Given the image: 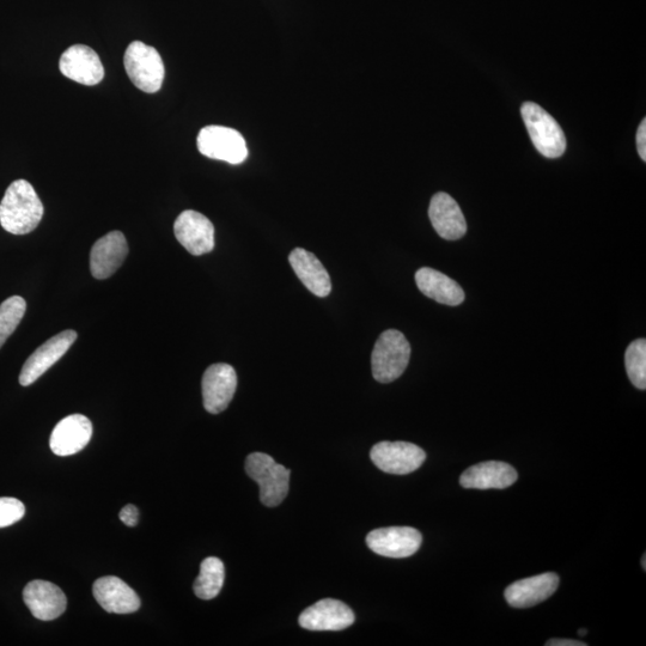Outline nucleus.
<instances>
[{
  "mask_svg": "<svg viewBox=\"0 0 646 646\" xmlns=\"http://www.w3.org/2000/svg\"><path fill=\"white\" fill-rule=\"evenodd\" d=\"M292 270L306 288L318 297H327L332 291L331 277L313 253L296 248L289 255Z\"/></svg>",
  "mask_w": 646,
  "mask_h": 646,
  "instance_id": "obj_21",
  "label": "nucleus"
},
{
  "mask_svg": "<svg viewBox=\"0 0 646 646\" xmlns=\"http://www.w3.org/2000/svg\"><path fill=\"white\" fill-rule=\"evenodd\" d=\"M27 303L20 296H12L0 304V349L20 325L26 314Z\"/></svg>",
  "mask_w": 646,
  "mask_h": 646,
  "instance_id": "obj_24",
  "label": "nucleus"
},
{
  "mask_svg": "<svg viewBox=\"0 0 646 646\" xmlns=\"http://www.w3.org/2000/svg\"><path fill=\"white\" fill-rule=\"evenodd\" d=\"M38 193L26 180L12 182L0 203V224L14 235L32 233L44 217Z\"/></svg>",
  "mask_w": 646,
  "mask_h": 646,
  "instance_id": "obj_1",
  "label": "nucleus"
},
{
  "mask_svg": "<svg viewBox=\"0 0 646 646\" xmlns=\"http://www.w3.org/2000/svg\"><path fill=\"white\" fill-rule=\"evenodd\" d=\"M119 517L126 526L134 527L137 526L138 523L139 511L134 507V505H126V507L120 511Z\"/></svg>",
  "mask_w": 646,
  "mask_h": 646,
  "instance_id": "obj_27",
  "label": "nucleus"
},
{
  "mask_svg": "<svg viewBox=\"0 0 646 646\" xmlns=\"http://www.w3.org/2000/svg\"><path fill=\"white\" fill-rule=\"evenodd\" d=\"M643 570H646V556H643Z\"/></svg>",
  "mask_w": 646,
  "mask_h": 646,
  "instance_id": "obj_30",
  "label": "nucleus"
},
{
  "mask_svg": "<svg viewBox=\"0 0 646 646\" xmlns=\"http://www.w3.org/2000/svg\"><path fill=\"white\" fill-rule=\"evenodd\" d=\"M625 367L632 385L638 389L646 388V340L638 339L627 347Z\"/></svg>",
  "mask_w": 646,
  "mask_h": 646,
  "instance_id": "obj_25",
  "label": "nucleus"
},
{
  "mask_svg": "<svg viewBox=\"0 0 646 646\" xmlns=\"http://www.w3.org/2000/svg\"><path fill=\"white\" fill-rule=\"evenodd\" d=\"M411 358V345L405 335L388 329L377 339L371 355V369L377 382L390 383L405 373Z\"/></svg>",
  "mask_w": 646,
  "mask_h": 646,
  "instance_id": "obj_2",
  "label": "nucleus"
},
{
  "mask_svg": "<svg viewBox=\"0 0 646 646\" xmlns=\"http://www.w3.org/2000/svg\"><path fill=\"white\" fill-rule=\"evenodd\" d=\"M246 472L260 486V501L268 508L277 507L289 493L290 471L270 455L253 453L247 457Z\"/></svg>",
  "mask_w": 646,
  "mask_h": 646,
  "instance_id": "obj_3",
  "label": "nucleus"
},
{
  "mask_svg": "<svg viewBox=\"0 0 646 646\" xmlns=\"http://www.w3.org/2000/svg\"><path fill=\"white\" fill-rule=\"evenodd\" d=\"M60 71L73 82L79 84H99L105 77V67L97 53L85 45H75L67 48L60 58Z\"/></svg>",
  "mask_w": 646,
  "mask_h": 646,
  "instance_id": "obj_13",
  "label": "nucleus"
},
{
  "mask_svg": "<svg viewBox=\"0 0 646 646\" xmlns=\"http://www.w3.org/2000/svg\"><path fill=\"white\" fill-rule=\"evenodd\" d=\"M93 593L96 601L108 613L130 614L140 608L136 591L118 577L100 578L94 583Z\"/></svg>",
  "mask_w": 646,
  "mask_h": 646,
  "instance_id": "obj_20",
  "label": "nucleus"
},
{
  "mask_svg": "<svg viewBox=\"0 0 646 646\" xmlns=\"http://www.w3.org/2000/svg\"><path fill=\"white\" fill-rule=\"evenodd\" d=\"M93 437V424L82 414H72L54 428L50 446L58 456L75 455L88 446Z\"/></svg>",
  "mask_w": 646,
  "mask_h": 646,
  "instance_id": "obj_15",
  "label": "nucleus"
},
{
  "mask_svg": "<svg viewBox=\"0 0 646 646\" xmlns=\"http://www.w3.org/2000/svg\"><path fill=\"white\" fill-rule=\"evenodd\" d=\"M26 515V507L21 501L12 497L0 498V528L12 526Z\"/></svg>",
  "mask_w": 646,
  "mask_h": 646,
  "instance_id": "obj_26",
  "label": "nucleus"
},
{
  "mask_svg": "<svg viewBox=\"0 0 646 646\" xmlns=\"http://www.w3.org/2000/svg\"><path fill=\"white\" fill-rule=\"evenodd\" d=\"M23 600L33 617L51 621L63 615L67 599L63 590L56 584L46 581H33L23 590Z\"/></svg>",
  "mask_w": 646,
  "mask_h": 646,
  "instance_id": "obj_16",
  "label": "nucleus"
},
{
  "mask_svg": "<svg viewBox=\"0 0 646 646\" xmlns=\"http://www.w3.org/2000/svg\"><path fill=\"white\" fill-rule=\"evenodd\" d=\"M518 474L513 466L505 462L489 461L466 469L461 475L460 484L465 489L504 490L513 486Z\"/></svg>",
  "mask_w": 646,
  "mask_h": 646,
  "instance_id": "obj_19",
  "label": "nucleus"
},
{
  "mask_svg": "<svg viewBox=\"0 0 646 646\" xmlns=\"http://www.w3.org/2000/svg\"><path fill=\"white\" fill-rule=\"evenodd\" d=\"M129 254L126 237L120 231L101 237L90 253V271L96 279H107L119 270Z\"/></svg>",
  "mask_w": 646,
  "mask_h": 646,
  "instance_id": "obj_14",
  "label": "nucleus"
},
{
  "mask_svg": "<svg viewBox=\"0 0 646 646\" xmlns=\"http://www.w3.org/2000/svg\"><path fill=\"white\" fill-rule=\"evenodd\" d=\"M429 217L436 233L444 240L456 241L467 233V223L459 204L447 193L432 197Z\"/></svg>",
  "mask_w": 646,
  "mask_h": 646,
  "instance_id": "obj_17",
  "label": "nucleus"
},
{
  "mask_svg": "<svg viewBox=\"0 0 646 646\" xmlns=\"http://www.w3.org/2000/svg\"><path fill=\"white\" fill-rule=\"evenodd\" d=\"M423 536L411 527H388L373 530L367 536L371 551L387 558H407L413 556L422 546Z\"/></svg>",
  "mask_w": 646,
  "mask_h": 646,
  "instance_id": "obj_8",
  "label": "nucleus"
},
{
  "mask_svg": "<svg viewBox=\"0 0 646 646\" xmlns=\"http://www.w3.org/2000/svg\"><path fill=\"white\" fill-rule=\"evenodd\" d=\"M637 148L638 154L641 156L642 160L646 162V120L644 119L639 125L637 132Z\"/></svg>",
  "mask_w": 646,
  "mask_h": 646,
  "instance_id": "obj_28",
  "label": "nucleus"
},
{
  "mask_svg": "<svg viewBox=\"0 0 646 646\" xmlns=\"http://www.w3.org/2000/svg\"><path fill=\"white\" fill-rule=\"evenodd\" d=\"M201 388L207 412L218 414L227 410L237 388L235 369L225 363L211 365L205 371Z\"/></svg>",
  "mask_w": 646,
  "mask_h": 646,
  "instance_id": "obj_10",
  "label": "nucleus"
},
{
  "mask_svg": "<svg viewBox=\"0 0 646 646\" xmlns=\"http://www.w3.org/2000/svg\"><path fill=\"white\" fill-rule=\"evenodd\" d=\"M547 646H587L583 642L574 641V639H551L546 643Z\"/></svg>",
  "mask_w": 646,
  "mask_h": 646,
  "instance_id": "obj_29",
  "label": "nucleus"
},
{
  "mask_svg": "<svg viewBox=\"0 0 646 646\" xmlns=\"http://www.w3.org/2000/svg\"><path fill=\"white\" fill-rule=\"evenodd\" d=\"M225 580V569L221 559L206 558L200 566V574L193 589L201 600H212L221 593Z\"/></svg>",
  "mask_w": 646,
  "mask_h": 646,
  "instance_id": "obj_23",
  "label": "nucleus"
},
{
  "mask_svg": "<svg viewBox=\"0 0 646 646\" xmlns=\"http://www.w3.org/2000/svg\"><path fill=\"white\" fill-rule=\"evenodd\" d=\"M198 149L201 155L212 160L241 164L247 160L245 138L239 131L224 126H206L198 134Z\"/></svg>",
  "mask_w": 646,
  "mask_h": 646,
  "instance_id": "obj_6",
  "label": "nucleus"
},
{
  "mask_svg": "<svg viewBox=\"0 0 646 646\" xmlns=\"http://www.w3.org/2000/svg\"><path fill=\"white\" fill-rule=\"evenodd\" d=\"M298 623L309 631H343L355 623V614L344 602L325 599L307 608Z\"/></svg>",
  "mask_w": 646,
  "mask_h": 646,
  "instance_id": "obj_12",
  "label": "nucleus"
},
{
  "mask_svg": "<svg viewBox=\"0 0 646 646\" xmlns=\"http://www.w3.org/2000/svg\"><path fill=\"white\" fill-rule=\"evenodd\" d=\"M521 114L536 150L547 158L562 157L566 138L556 119L534 102L523 103Z\"/></svg>",
  "mask_w": 646,
  "mask_h": 646,
  "instance_id": "obj_5",
  "label": "nucleus"
},
{
  "mask_svg": "<svg viewBox=\"0 0 646 646\" xmlns=\"http://www.w3.org/2000/svg\"><path fill=\"white\" fill-rule=\"evenodd\" d=\"M580 635H581V636H585V635H587V630H581V631H580Z\"/></svg>",
  "mask_w": 646,
  "mask_h": 646,
  "instance_id": "obj_31",
  "label": "nucleus"
},
{
  "mask_svg": "<svg viewBox=\"0 0 646 646\" xmlns=\"http://www.w3.org/2000/svg\"><path fill=\"white\" fill-rule=\"evenodd\" d=\"M124 64L127 76L139 90L155 94L162 88L166 70L156 48L142 41H133L127 47Z\"/></svg>",
  "mask_w": 646,
  "mask_h": 646,
  "instance_id": "obj_4",
  "label": "nucleus"
},
{
  "mask_svg": "<svg viewBox=\"0 0 646 646\" xmlns=\"http://www.w3.org/2000/svg\"><path fill=\"white\" fill-rule=\"evenodd\" d=\"M416 283L426 297L446 306H460L465 301V291L461 286L434 268H420L416 273Z\"/></svg>",
  "mask_w": 646,
  "mask_h": 646,
  "instance_id": "obj_22",
  "label": "nucleus"
},
{
  "mask_svg": "<svg viewBox=\"0 0 646 646\" xmlns=\"http://www.w3.org/2000/svg\"><path fill=\"white\" fill-rule=\"evenodd\" d=\"M371 460L382 472L406 475L417 471L426 460L424 450L407 442H381L371 449Z\"/></svg>",
  "mask_w": 646,
  "mask_h": 646,
  "instance_id": "obj_7",
  "label": "nucleus"
},
{
  "mask_svg": "<svg viewBox=\"0 0 646 646\" xmlns=\"http://www.w3.org/2000/svg\"><path fill=\"white\" fill-rule=\"evenodd\" d=\"M76 339L77 333L75 331H64L41 345L23 365L20 374L21 386L28 387L38 381L60 358L66 355Z\"/></svg>",
  "mask_w": 646,
  "mask_h": 646,
  "instance_id": "obj_11",
  "label": "nucleus"
},
{
  "mask_svg": "<svg viewBox=\"0 0 646 646\" xmlns=\"http://www.w3.org/2000/svg\"><path fill=\"white\" fill-rule=\"evenodd\" d=\"M176 239L188 253L200 257L215 248V227L210 219L193 210H187L176 218L174 224Z\"/></svg>",
  "mask_w": 646,
  "mask_h": 646,
  "instance_id": "obj_9",
  "label": "nucleus"
},
{
  "mask_svg": "<svg viewBox=\"0 0 646 646\" xmlns=\"http://www.w3.org/2000/svg\"><path fill=\"white\" fill-rule=\"evenodd\" d=\"M558 587V575L547 572L509 585L505 600L514 608H530L550 599Z\"/></svg>",
  "mask_w": 646,
  "mask_h": 646,
  "instance_id": "obj_18",
  "label": "nucleus"
}]
</instances>
